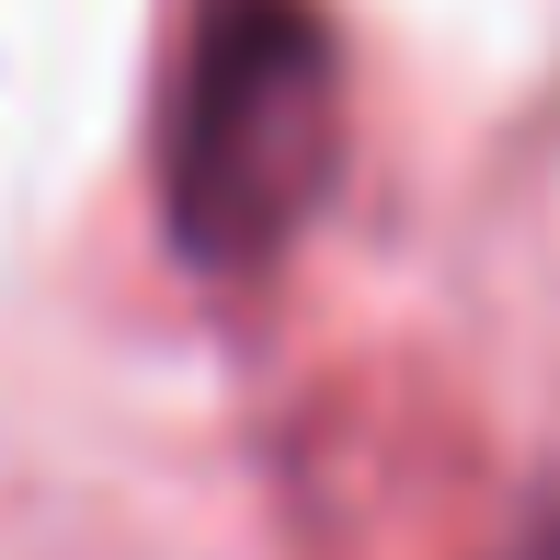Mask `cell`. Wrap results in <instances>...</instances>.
I'll return each mask as SVG.
<instances>
[{
	"instance_id": "obj_1",
	"label": "cell",
	"mask_w": 560,
	"mask_h": 560,
	"mask_svg": "<svg viewBox=\"0 0 560 560\" xmlns=\"http://www.w3.org/2000/svg\"><path fill=\"white\" fill-rule=\"evenodd\" d=\"M343 172V58L310 0H195L161 218L195 275H264Z\"/></svg>"
},
{
	"instance_id": "obj_2",
	"label": "cell",
	"mask_w": 560,
	"mask_h": 560,
	"mask_svg": "<svg viewBox=\"0 0 560 560\" xmlns=\"http://www.w3.org/2000/svg\"><path fill=\"white\" fill-rule=\"evenodd\" d=\"M492 560H560V503H526V515H515V538H503Z\"/></svg>"
}]
</instances>
